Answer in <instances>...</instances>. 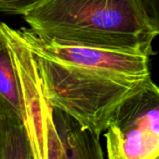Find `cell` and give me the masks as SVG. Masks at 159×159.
I'll return each instance as SVG.
<instances>
[{
	"label": "cell",
	"instance_id": "1",
	"mask_svg": "<svg viewBox=\"0 0 159 159\" xmlns=\"http://www.w3.org/2000/svg\"><path fill=\"white\" fill-rule=\"evenodd\" d=\"M22 17L36 34L57 43L155 54L158 34L137 0H43Z\"/></svg>",
	"mask_w": 159,
	"mask_h": 159
},
{
	"label": "cell",
	"instance_id": "2",
	"mask_svg": "<svg viewBox=\"0 0 159 159\" xmlns=\"http://www.w3.org/2000/svg\"><path fill=\"white\" fill-rule=\"evenodd\" d=\"M31 48L38 59L52 104L99 137L107 130L118 105L151 80V75L128 76L63 62Z\"/></svg>",
	"mask_w": 159,
	"mask_h": 159
},
{
	"label": "cell",
	"instance_id": "3",
	"mask_svg": "<svg viewBox=\"0 0 159 159\" xmlns=\"http://www.w3.org/2000/svg\"><path fill=\"white\" fill-rule=\"evenodd\" d=\"M2 37L12 57L18 79L21 116L33 149L34 159L66 158L58 129L57 108L50 102L38 59L20 30L5 22Z\"/></svg>",
	"mask_w": 159,
	"mask_h": 159
},
{
	"label": "cell",
	"instance_id": "4",
	"mask_svg": "<svg viewBox=\"0 0 159 159\" xmlns=\"http://www.w3.org/2000/svg\"><path fill=\"white\" fill-rule=\"evenodd\" d=\"M110 159H159V87L152 79L124 100L104 134Z\"/></svg>",
	"mask_w": 159,
	"mask_h": 159
},
{
	"label": "cell",
	"instance_id": "5",
	"mask_svg": "<svg viewBox=\"0 0 159 159\" xmlns=\"http://www.w3.org/2000/svg\"><path fill=\"white\" fill-rule=\"evenodd\" d=\"M29 46L58 61L99 68L128 76L151 75L150 56L101 48L57 43L36 34L31 28L20 29Z\"/></svg>",
	"mask_w": 159,
	"mask_h": 159
},
{
	"label": "cell",
	"instance_id": "6",
	"mask_svg": "<svg viewBox=\"0 0 159 159\" xmlns=\"http://www.w3.org/2000/svg\"><path fill=\"white\" fill-rule=\"evenodd\" d=\"M0 158L34 159L23 119L17 114L0 112Z\"/></svg>",
	"mask_w": 159,
	"mask_h": 159
},
{
	"label": "cell",
	"instance_id": "7",
	"mask_svg": "<svg viewBox=\"0 0 159 159\" xmlns=\"http://www.w3.org/2000/svg\"><path fill=\"white\" fill-rule=\"evenodd\" d=\"M0 112L14 113L21 116L15 66L7 43L2 37H0Z\"/></svg>",
	"mask_w": 159,
	"mask_h": 159
},
{
	"label": "cell",
	"instance_id": "8",
	"mask_svg": "<svg viewBox=\"0 0 159 159\" xmlns=\"http://www.w3.org/2000/svg\"><path fill=\"white\" fill-rule=\"evenodd\" d=\"M43 0H0V11L5 15H23Z\"/></svg>",
	"mask_w": 159,
	"mask_h": 159
},
{
	"label": "cell",
	"instance_id": "9",
	"mask_svg": "<svg viewBox=\"0 0 159 159\" xmlns=\"http://www.w3.org/2000/svg\"><path fill=\"white\" fill-rule=\"evenodd\" d=\"M148 23L159 35V0H137Z\"/></svg>",
	"mask_w": 159,
	"mask_h": 159
}]
</instances>
